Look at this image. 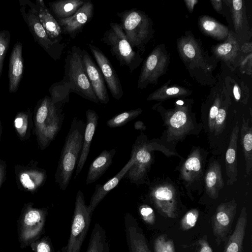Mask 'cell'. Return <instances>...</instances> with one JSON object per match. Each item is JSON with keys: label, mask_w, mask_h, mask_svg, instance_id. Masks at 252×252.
Segmentation results:
<instances>
[{"label": "cell", "mask_w": 252, "mask_h": 252, "mask_svg": "<svg viewBox=\"0 0 252 252\" xmlns=\"http://www.w3.org/2000/svg\"><path fill=\"white\" fill-rule=\"evenodd\" d=\"M199 211L193 208L183 216L180 222V228L183 231H187L193 227L197 221L199 217Z\"/></svg>", "instance_id": "cell-37"}, {"label": "cell", "mask_w": 252, "mask_h": 252, "mask_svg": "<svg viewBox=\"0 0 252 252\" xmlns=\"http://www.w3.org/2000/svg\"><path fill=\"white\" fill-rule=\"evenodd\" d=\"M30 246L33 252H54L51 239L46 236L32 242Z\"/></svg>", "instance_id": "cell-39"}, {"label": "cell", "mask_w": 252, "mask_h": 252, "mask_svg": "<svg viewBox=\"0 0 252 252\" xmlns=\"http://www.w3.org/2000/svg\"><path fill=\"white\" fill-rule=\"evenodd\" d=\"M85 1L82 0H61L48 2L49 10L57 18V20L67 18L81 7Z\"/></svg>", "instance_id": "cell-30"}, {"label": "cell", "mask_w": 252, "mask_h": 252, "mask_svg": "<svg viewBox=\"0 0 252 252\" xmlns=\"http://www.w3.org/2000/svg\"><path fill=\"white\" fill-rule=\"evenodd\" d=\"M186 91L176 87L162 90V93L157 91L151 94L147 98L148 100L163 99L171 96H176L185 94Z\"/></svg>", "instance_id": "cell-38"}, {"label": "cell", "mask_w": 252, "mask_h": 252, "mask_svg": "<svg viewBox=\"0 0 252 252\" xmlns=\"http://www.w3.org/2000/svg\"><path fill=\"white\" fill-rule=\"evenodd\" d=\"M82 56L86 72L95 96L99 102L107 104L109 97L101 71L86 50H82Z\"/></svg>", "instance_id": "cell-18"}, {"label": "cell", "mask_w": 252, "mask_h": 252, "mask_svg": "<svg viewBox=\"0 0 252 252\" xmlns=\"http://www.w3.org/2000/svg\"><path fill=\"white\" fill-rule=\"evenodd\" d=\"M242 5L243 1L241 0H232L233 15L236 29L241 26L242 23Z\"/></svg>", "instance_id": "cell-41"}, {"label": "cell", "mask_w": 252, "mask_h": 252, "mask_svg": "<svg viewBox=\"0 0 252 252\" xmlns=\"http://www.w3.org/2000/svg\"><path fill=\"white\" fill-rule=\"evenodd\" d=\"M33 203H25L17 220L18 238L21 249L26 248L44 234L47 208L33 207Z\"/></svg>", "instance_id": "cell-5"}, {"label": "cell", "mask_w": 252, "mask_h": 252, "mask_svg": "<svg viewBox=\"0 0 252 252\" xmlns=\"http://www.w3.org/2000/svg\"><path fill=\"white\" fill-rule=\"evenodd\" d=\"M91 217L88 206L85 203L84 194L81 190H78L66 252H80L89 229Z\"/></svg>", "instance_id": "cell-9"}, {"label": "cell", "mask_w": 252, "mask_h": 252, "mask_svg": "<svg viewBox=\"0 0 252 252\" xmlns=\"http://www.w3.org/2000/svg\"><path fill=\"white\" fill-rule=\"evenodd\" d=\"M35 4L39 21L48 36L52 39L62 40V30L43 0H36Z\"/></svg>", "instance_id": "cell-25"}, {"label": "cell", "mask_w": 252, "mask_h": 252, "mask_svg": "<svg viewBox=\"0 0 252 252\" xmlns=\"http://www.w3.org/2000/svg\"><path fill=\"white\" fill-rule=\"evenodd\" d=\"M88 46L101 71L111 95L115 99H120L124 94L122 86L109 60L97 47L91 43H89Z\"/></svg>", "instance_id": "cell-15"}, {"label": "cell", "mask_w": 252, "mask_h": 252, "mask_svg": "<svg viewBox=\"0 0 252 252\" xmlns=\"http://www.w3.org/2000/svg\"><path fill=\"white\" fill-rule=\"evenodd\" d=\"M161 150L170 154L173 153L158 140H149L146 135H139L132 147L130 157L134 162L126 174L131 184L140 185L144 184L151 166L154 161V152Z\"/></svg>", "instance_id": "cell-2"}, {"label": "cell", "mask_w": 252, "mask_h": 252, "mask_svg": "<svg viewBox=\"0 0 252 252\" xmlns=\"http://www.w3.org/2000/svg\"><path fill=\"white\" fill-rule=\"evenodd\" d=\"M247 217L246 208L243 207L234 230L228 239L223 252H242L247 225Z\"/></svg>", "instance_id": "cell-26"}, {"label": "cell", "mask_w": 252, "mask_h": 252, "mask_svg": "<svg viewBox=\"0 0 252 252\" xmlns=\"http://www.w3.org/2000/svg\"><path fill=\"white\" fill-rule=\"evenodd\" d=\"M62 81L71 93H75L92 102L99 103L86 72L82 49L77 46H73L67 52L65 59L63 78Z\"/></svg>", "instance_id": "cell-3"}, {"label": "cell", "mask_w": 252, "mask_h": 252, "mask_svg": "<svg viewBox=\"0 0 252 252\" xmlns=\"http://www.w3.org/2000/svg\"><path fill=\"white\" fill-rule=\"evenodd\" d=\"M1 133H2V126H1V123L0 119V142L1 140Z\"/></svg>", "instance_id": "cell-50"}, {"label": "cell", "mask_w": 252, "mask_h": 252, "mask_svg": "<svg viewBox=\"0 0 252 252\" xmlns=\"http://www.w3.org/2000/svg\"><path fill=\"white\" fill-rule=\"evenodd\" d=\"M37 164V161L32 160L26 165H14L15 180L19 190L33 194L44 185L46 171L38 167Z\"/></svg>", "instance_id": "cell-12"}, {"label": "cell", "mask_w": 252, "mask_h": 252, "mask_svg": "<svg viewBox=\"0 0 252 252\" xmlns=\"http://www.w3.org/2000/svg\"><path fill=\"white\" fill-rule=\"evenodd\" d=\"M22 51V43L17 42L13 47L9 58L8 73L9 93L17 91L23 75L24 64Z\"/></svg>", "instance_id": "cell-20"}, {"label": "cell", "mask_w": 252, "mask_h": 252, "mask_svg": "<svg viewBox=\"0 0 252 252\" xmlns=\"http://www.w3.org/2000/svg\"><path fill=\"white\" fill-rule=\"evenodd\" d=\"M101 41L110 47L112 56L121 66L127 67L130 73L141 63L140 53L133 50L120 24L111 21L110 29L105 32Z\"/></svg>", "instance_id": "cell-7"}, {"label": "cell", "mask_w": 252, "mask_h": 252, "mask_svg": "<svg viewBox=\"0 0 252 252\" xmlns=\"http://www.w3.org/2000/svg\"><path fill=\"white\" fill-rule=\"evenodd\" d=\"M133 162V158L130 157L127 163L114 177L103 185L97 184L95 186L94 192L93 194L90 204L88 206V209L91 216H92L94 210L98 204L110 191L118 185L121 179L125 176Z\"/></svg>", "instance_id": "cell-22"}, {"label": "cell", "mask_w": 252, "mask_h": 252, "mask_svg": "<svg viewBox=\"0 0 252 252\" xmlns=\"http://www.w3.org/2000/svg\"><path fill=\"white\" fill-rule=\"evenodd\" d=\"M165 54L156 48L147 57L139 74L137 88H145L149 84H154L165 69L167 63Z\"/></svg>", "instance_id": "cell-14"}, {"label": "cell", "mask_w": 252, "mask_h": 252, "mask_svg": "<svg viewBox=\"0 0 252 252\" xmlns=\"http://www.w3.org/2000/svg\"><path fill=\"white\" fill-rule=\"evenodd\" d=\"M98 116L95 111H86V124L84 134L83 144L76 168L75 177L81 171L88 157L94 134L98 124Z\"/></svg>", "instance_id": "cell-23"}, {"label": "cell", "mask_w": 252, "mask_h": 252, "mask_svg": "<svg viewBox=\"0 0 252 252\" xmlns=\"http://www.w3.org/2000/svg\"><path fill=\"white\" fill-rule=\"evenodd\" d=\"M86 252H110L105 229L96 223L91 232Z\"/></svg>", "instance_id": "cell-32"}, {"label": "cell", "mask_w": 252, "mask_h": 252, "mask_svg": "<svg viewBox=\"0 0 252 252\" xmlns=\"http://www.w3.org/2000/svg\"><path fill=\"white\" fill-rule=\"evenodd\" d=\"M208 154L201 148H193L181 166L179 178L189 196L191 191L202 190Z\"/></svg>", "instance_id": "cell-8"}, {"label": "cell", "mask_w": 252, "mask_h": 252, "mask_svg": "<svg viewBox=\"0 0 252 252\" xmlns=\"http://www.w3.org/2000/svg\"><path fill=\"white\" fill-rule=\"evenodd\" d=\"M165 140L168 142L182 140L186 136L197 134L202 128L201 124L193 120L188 112L182 109L167 112L163 118Z\"/></svg>", "instance_id": "cell-10"}, {"label": "cell", "mask_w": 252, "mask_h": 252, "mask_svg": "<svg viewBox=\"0 0 252 252\" xmlns=\"http://www.w3.org/2000/svg\"><path fill=\"white\" fill-rule=\"evenodd\" d=\"M11 35L7 30H0V78L2 75L4 59L9 49Z\"/></svg>", "instance_id": "cell-36"}, {"label": "cell", "mask_w": 252, "mask_h": 252, "mask_svg": "<svg viewBox=\"0 0 252 252\" xmlns=\"http://www.w3.org/2000/svg\"><path fill=\"white\" fill-rule=\"evenodd\" d=\"M235 199L219 205L212 217V227L216 244L219 246L227 239L237 212Z\"/></svg>", "instance_id": "cell-13"}, {"label": "cell", "mask_w": 252, "mask_h": 252, "mask_svg": "<svg viewBox=\"0 0 252 252\" xmlns=\"http://www.w3.org/2000/svg\"><path fill=\"white\" fill-rule=\"evenodd\" d=\"M64 116V113H60L51 123L35 134L38 147L41 150L45 149L55 139L61 128Z\"/></svg>", "instance_id": "cell-28"}, {"label": "cell", "mask_w": 252, "mask_h": 252, "mask_svg": "<svg viewBox=\"0 0 252 252\" xmlns=\"http://www.w3.org/2000/svg\"><path fill=\"white\" fill-rule=\"evenodd\" d=\"M13 126L15 131L22 141L28 140L33 129V113L30 108L25 111L19 112L15 116Z\"/></svg>", "instance_id": "cell-29"}, {"label": "cell", "mask_w": 252, "mask_h": 252, "mask_svg": "<svg viewBox=\"0 0 252 252\" xmlns=\"http://www.w3.org/2000/svg\"><path fill=\"white\" fill-rule=\"evenodd\" d=\"M236 51V45L228 42L219 45L216 49L218 55L225 58L231 57Z\"/></svg>", "instance_id": "cell-42"}, {"label": "cell", "mask_w": 252, "mask_h": 252, "mask_svg": "<svg viewBox=\"0 0 252 252\" xmlns=\"http://www.w3.org/2000/svg\"><path fill=\"white\" fill-rule=\"evenodd\" d=\"M138 211L141 219L145 223L151 225L155 223V214L149 205L142 204L139 207Z\"/></svg>", "instance_id": "cell-40"}, {"label": "cell", "mask_w": 252, "mask_h": 252, "mask_svg": "<svg viewBox=\"0 0 252 252\" xmlns=\"http://www.w3.org/2000/svg\"><path fill=\"white\" fill-rule=\"evenodd\" d=\"M224 185L221 165L217 160L211 158L204 175L206 193L212 199H216Z\"/></svg>", "instance_id": "cell-24"}, {"label": "cell", "mask_w": 252, "mask_h": 252, "mask_svg": "<svg viewBox=\"0 0 252 252\" xmlns=\"http://www.w3.org/2000/svg\"><path fill=\"white\" fill-rule=\"evenodd\" d=\"M116 151L103 150L91 164L87 174L86 184H90L98 180L111 165Z\"/></svg>", "instance_id": "cell-27"}, {"label": "cell", "mask_w": 252, "mask_h": 252, "mask_svg": "<svg viewBox=\"0 0 252 252\" xmlns=\"http://www.w3.org/2000/svg\"><path fill=\"white\" fill-rule=\"evenodd\" d=\"M154 249L155 252H175L174 242L168 238L166 234L161 235L156 238Z\"/></svg>", "instance_id": "cell-35"}, {"label": "cell", "mask_w": 252, "mask_h": 252, "mask_svg": "<svg viewBox=\"0 0 252 252\" xmlns=\"http://www.w3.org/2000/svg\"><path fill=\"white\" fill-rule=\"evenodd\" d=\"M149 195L152 203L164 217H178L177 192L173 186L168 183L151 186Z\"/></svg>", "instance_id": "cell-11"}, {"label": "cell", "mask_w": 252, "mask_h": 252, "mask_svg": "<svg viewBox=\"0 0 252 252\" xmlns=\"http://www.w3.org/2000/svg\"><path fill=\"white\" fill-rule=\"evenodd\" d=\"M6 162L0 158V189L6 178Z\"/></svg>", "instance_id": "cell-45"}, {"label": "cell", "mask_w": 252, "mask_h": 252, "mask_svg": "<svg viewBox=\"0 0 252 252\" xmlns=\"http://www.w3.org/2000/svg\"><path fill=\"white\" fill-rule=\"evenodd\" d=\"M20 12L27 25L34 40L54 60H59L65 46L62 40L52 39L40 23L35 3L30 0H19Z\"/></svg>", "instance_id": "cell-4"}, {"label": "cell", "mask_w": 252, "mask_h": 252, "mask_svg": "<svg viewBox=\"0 0 252 252\" xmlns=\"http://www.w3.org/2000/svg\"><path fill=\"white\" fill-rule=\"evenodd\" d=\"M233 94L236 100H239L241 97L240 90L237 85H235L233 88Z\"/></svg>", "instance_id": "cell-49"}, {"label": "cell", "mask_w": 252, "mask_h": 252, "mask_svg": "<svg viewBox=\"0 0 252 252\" xmlns=\"http://www.w3.org/2000/svg\"><path fill=\"white\" fill-rule=\"evenodd\" d=\"M94 5L92 2L85 0L83 5L71 17L57 20L62 30V34L74 39L81 32L84 27L93 18Z\"/></svg>", "instance_id": "cell-16"}, {"label": "cell", "mask_w": 252, "mask_h": 252, "mask_svg": "<svg viewBox=\"0 0 252 252\" xmlns=\"http://www.w3.org/2000/svg\"><path fill=\"white\" fill-rule=\"evenodd\" d=\"M182 51L186 57L190 59L194 58L197 55V48L190 42L186 43L183 45Z\"/></svg>", "instance_id": "cell-44"}, {"label": "cell", "mask_w": 252, "mask_h": 252, "mask_svg": "<svg viewBox=\"0 0 252 252\" xmlns=\"http://www.w3.org/2000/svg\"><path fill=\"white\" fill-rule=\"evenodd\" d=\"M211 2L215 9L219 11L222 7L221 1V0H212Z\"/></svg>", "instance_id": "cell-48"}, {"label": "cell", "mask_w": 252, "mask_h": 252, "mask_svg": "<svg viewBox=\"0 0 252 252\" xmlns=\"http://www.w3.org/2000/svg\"><path fill=\"white\" fill-rule=\"evenodd\" d=\"M134 128L137 130H144L146 127L144 123L140 121H137L134 124Z\"/></svg>", "instance_id": "cell-47"}, {"label": "cell", "mask_w": 252, "mask_h": 252, "mask_svg": "<svg viewBox=\"0 0 252 252\" xmlns=\"http://www.w3.org/2000/svg\"><path fill=\"white\" fill-rule=\"evenodd\" d=\"M63 105L61 102H53L51 97L47 95L37 102L33 113L34 134L63 112Z\"/></svg>", "instance_id": "cell-17"}, {"label": "cell", "mask_w": 252, "mask_h": 252, "mask_svg": "<svg viewBox=\"0 0 252 252\" xmlns=\"http://www.w3.org/2000/svg\"><path fill=\"white\" fill-rule=\"evenodd\" d=\"M126 241L129 252H151L143 230L134 217L126 213L124 217Z\"/></svg>", "instance_id": "cell-19"}, {"label": "cell", "mask_w": 252, "mask_h": 252, "mask_svg": "<svg viewBox=\"0 0 252 252\" xmlns=\"http://www.w3.org/2000/svg\"><path fill=\"white\" fill-rule=\"evenodd\" d=\"M185 2L186 3L188 10L191 12L193 9L194 4L197 2V1L195 0H185Z\"/></svg>", "instance_id": "cell-46"}, {"label": "cell", "mask_w": 252, "mask_h": 252, "mask_svg": "<svg viewBox=\"0 0 252 252\" xmlns=\"http://www.w3.org/2000/svg\"><path fill=\"white\" fill-rule=\"evenodd\" d=\"M201 25L206 33L218 39L224 38L228 33L226 27L210 18L202 20Z\"/></svg>", "instance_id": "cell-33"}, {"label": "cell", "mask_w": 252, "mask_h": 252, "mask_svg": "<svg viewBox=\"0 0 252 252\" xmlns=\"http://www.w3.org/2000/svg\"><path fill=\"white\" fill-rule=\"evenodd\" d=\"M239 132L238 122H236L232 129L225 153V163L227 185H233L237 181V153Z\"/></svg>", "instance_id": "cell-21"}, {"label": "cell", "mask_w": 252, "mask_h": 252, "mask_svg": "<svg viewBox=\"0 0 252 252\" xmlns=\"http://www.w3.org/2000/svg\"><path fill=\"white\" fill-rule=\"evenodd\" d=\"M120 24L133 48L143 52L145 45L151 37V21L145 13L132 8L117 13Z\"/></svg>", "instance_id": "cell-6"}, {"label": "cell", "mask_w": 252, "mask_h": 252, "mask_svg": "<svg viewBox=\"0 0 252 252\" xmlns=\"http://www.w3.org/2000/svg\"><path fill=\"white\" fill-rule=\"evenodd\" d=\"M248 119H243L240 130L241 143L246 161V173L251 174L252 168V126Z\"/></svg>", "instance_id": "cell-31"}, {"label": "cell", "mask_w": 252, "mask_h": 252, "mask_svg": "<svg viewBox=\"0 0 252 252\" xmlns=\"http://www.w3.org/2000/svg\"><path fill=\"white\" fill-rule=\"evenodd\" d=\"M194 245L196 246L195 252H213L208 243L207 235L199 239Z\"/></svg>", "instance_id": "cell-43"}, {"label": "cell", "mask_w": 252, "mask_h": 252, "mask_svg": "<svg viewBox=\"0 0 252 252\" xmlns=\"http://www.w3.org/2000/svg\"><path fill=\"white\" fill-rule=\"evenodd\" d=\"M142 111L141 108H137L123 112L108 120L106 125L111 128L122 126L137 117Z\"/></svg>", "instance_id": "cell-34"}, {"label": "cell", "mask_w": 252, "mask_h": 252, "mask_svg": "<svg viewBox=\"0 0 252 252\" xmlns=\"http://www.w3.org/2000/svg\"><path fill=\"white\" fill-rule=\"evenodd\" d=\"M0 252H2L0 251Z\"/></svg>", "instance_id": "cell-51"}, {"label": "cell", "mask_w": 252, "mask_h": 252, "mask_svg": "<svg viewBox=\"0 0 252 252\" xmlns=\"http://www.w3.org/2000/svg\"><path fill=\"white\" fill-rule=\"evenodd\" d=\"M86 125L75 117L66 137L55 173V181L65 190L70 183L82 150Z\"/></svg>", "instance_id": "cell-1"}]
</instances>
